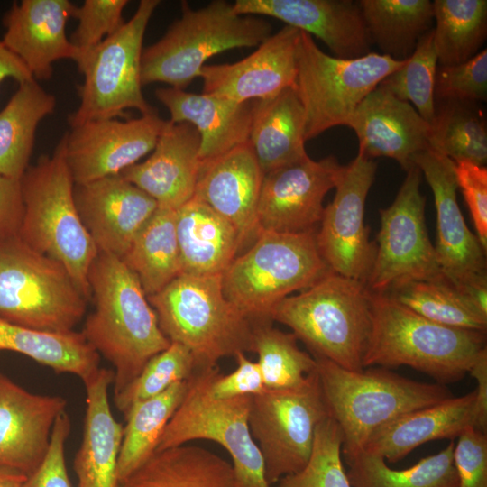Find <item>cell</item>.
I'll list each match as a JSON object with an SVG mask.
<instances>
[{
	"label": "cell",
	"mask_w": 487,
	"mask_h": 487,
	"mask_svg": "<svg viewBox=\"0 0 487 487\" xmlns=\"http://www.w3.org/2000/svg\"><path fill=\"white\" fill-rule=\"evenodd\" d=\"M87 279L94 310L81 333L114 366L115 396L170 342L161 330L136 275L120 258L98 252Z\"/></svg>",
	"instance_id": "obj_1"
},
{
	"label": "cell",
	"mask_w": 487,
	"mask_h": 487,
	"mask_svg": "<svg viewBox=\"0 0 487 487\" xmlns=\"http://www.w3.org/2000/svg\"><path fill=\"white\" fill-rule=\"evenodd\" d=\"M433 11L439 66L463 63L479 52L487 35L486 0H435Z\"/></svg>",
	"instance_id": "obj_40"
},
{
	"label": "cell",
	"mask_w": 487,
	"mask_h": 487,
	"mask_svg": "<svg viewBox=\"0 0 487 487\" xmlns=\"http://www.w3.org/2000/svg\"><path fill=\"white\" fill-rule=\"evenodd\" d=\"M127 4V0H85L76 7L73 18L78 23L69 38L78 51L76 64L122 28L125 23L123 11Z\"/></svg>",
	"instance_id": "obj_46"
},
{
	"label": "cell",
	"mask_w": 487,
	"mask_h": 487,
	"mask_svg": "<svg viewBox=\"0 0 487 487\" xmlns=\"http://www.w3.org/2000/svg\"><path fill=\"white\" fill-rule=\"evenodd\" d=\"M114 382V371L99 370L84 382L86 414L81 444L73 468L78 487H118L117 460L124 426L113 416L108 389Z\"/></svg>",
	"instance_id": "obj_28"
},
{
	"label": "cell",
	"mask_w": 487,
	"mask_h": 487,
	"mask_svg": "<svg viewBox=\"0 0 487 487\" xmlns=\"http://www.w3.org/2000/svg\"><path fill=\"white\" fill-rule=\"evenodd\" d=\"M186 391L187 381L176 382L162 393L133 405L124 416L126 423L117 460L119 483L155 452Z\"/></svg>",
	"instance_id": "obj_39"
},
{
	"label": "cell",
	"mask_w": 487,
	"mask_h": 487,
	"mask_svg": "<svg viewBox=\"0 0 487 487\" xmlns=\"http://www.w3.org/2000/svg\"><path fill=\"white\" fill-rule=\"evenodd\" d=\"M342 168L333 155L319 161L308 156L264 174L257 206L259 234L317 231L324 198L335 188Z\"/></svg>",
	"instance_id": "obj_17"
},
{
	"label": "cell",
	"mask_w": 487,
	"mask_h": 487,
	"mask_svg": "<svg viewBox=\"0 0 487 487\" xmlns=\"http://www.w3.org/2000/svg\"><path fill=\"white\" fill-rule=\"evenodd\" d=\"M121 260L136 275L147 297L179 276L176 210L158 207Z\"/></svg>",
	"instance_id": "obj_35"
},
{
	"label": "cell",
	"mask_w": 487,
	"mask_h": 487,
	"mask_svg": "<svg viewBox=\"0 0 487 487\" xmlns=\"http://www.w3.org/2000/svg\"><path fill=\"white\" fill-rule=\"evenodd\" d=\"M475 391L402 414L375 430L363 451L396 463L420 445L458 437L474 427Z\"/></svg>",
	"instance_id": "obj_29"
},
{
	"label": "cell",
	"mask_w": 487,
	"mask_h": 487,
	"mask_svg": "<svg viewBox=\"0 0 487 487\" xmlns=\"http://www.w3.org/2000/svg\"><path fill=\"white\" fill-rule=\"evenodd\" d=\"M157 99L169 110L172 123H188L200 136V160L218 157L249 142L253 101L235 102L212 94H193L161 87Z\"/></svg>",
	"instance_id": "obj_27"
},
{
	"label": "cell",
	"mask_w": 487,
	"mask_h": 487,
	"mask_svg": "<svg viewBox=\"0 0 487 487\" xmlns=\"http://www.w3.org/2000/svg\"><path fill=\"white\" fill-rule=\"evenodd\" d=\"M297 340L292 333L274 328L271 323L253 326V353L258 355L266 388L297 387L316 372L315 358L302 351Z\"/></svg>",
	"instance_id": "obj_42"
},
{
	"label": "cell",
	"mask_w": 487,
	"mask_h": 487,
	"mask_svg": "<svg viewBox=\"0 0 487 487\" xmlns=\"http://www.w3.org/2000/svg\"><path fill=\"white\" fill-rule=\"evenodd\" d=\"M236 369L225 375L219 372L211 386V395L217 400L244 395H254L264 388L262 372L257 362L248 359L244 353L237 354Z\"/></svg>",
	"instance_id": "obj_51"
},
{
	"label": "cell",
	"mask_w": 487,
	"mask_h": 487,
	"mask_svg": "<svg viewBox=\"0 0 487 487\" xmlns=\"http://www.w3.org/2000/svg\"><path fill=\"white\" fill-rule=\"evenodd\" d=\"M317 231L261 232L222 275L223 290L253 326L271 323V311L294 291H302L331 270L316 239Z\"/></svg>",
	"instance_id": "obj_8"
},
{
	"label": "cell",
	"mask_w": 487,
	"mask_h": 487,
	"mask_svg": "<svg viewBox=\"0 0 487 487\" xmlns=\"http://www.w3.org/2000/svg\"><path fill=\"white\" fill-rule=\"evenodd\" d=\"M176 231L181 274L223 275L243 248L234 225L194 197L176 209Z\"/></svg>",
	"instance_id": "obj_30"
},
{
	"label": "cell",
	"mask_w": 487,
	"mask_h": 487,
	"mask_svg": "<svg viewBox=\"0 0 487 487\" xmlns=\"http://www.w3.org/2000/svg\"><path fill=\"white\" fill-rule=\"evenodd\" d=\"M454 446L451 441L442 451L403 470L391 469L383 457L362 450L345 459L346 475L352 487H459Z\"/></svg>",
	"instance_id": "obj_38"
},
{
	"label": "cell",
	"mask_w": 487,
	"mask_h": 487,
	"mask_svg": "<svg viewBox=\"0 0 487 487\" xmlns=\"http://www.w3.org/2000/svg\"><path fill=\"white\" fill-rule=\"evenodd\" d=\"M195 371L190 352L182 345L171 342L168 348L149 360L127 387L114 396L115 405L125 416L133 405L162 393L176 382L188 381Z\"/></svg>",
	"instance_id": "obj_44"
},
{
	"label": "cell",
	"mask_w": 487,
	"mask_h": 487,
	"mask_svg": "<svg viewBox=\"0 0 487 487\" xmlns=\"http://www.w3.org/2000/svg\"><path fill=\"white\" fill-rule=\"evenodd\" d=\"M76 7L69 0H23L14 3L5 14L2 41L34 79L51 78L55 61L77 60L78 51L66 33Z\"/></svg>",
	"instance_id": "obj_25"
},
{
	"label": "cell",
	"mask_w": 487,
	"mask_h": 487,
	"mask_svg": "<svg viewBox=\"0 0 487 487\" xmlns=\"http://www.w3.org/2000/svg\"><path fill=\"white\" fill-rule=\"evenodd\" d=\"M263 177L249 142L201 161L194 198L234 225L243 247L259 234L257 206Z\"/></svg>",
	"instance_id": "obj_23"
},
{
	"label": "cell",
	"mask_w": 487,
	"mask_h": 487,
	"mask_svg": "<svg viewBox=\"0 0 487 487\" xmlns=\"http://www.w3.org/2000/svg\"><path fill=\"white\" fill-rule=\"evenodd\" d=\"M199 151L200 136L192 124L167 120L152 154L120 175L151 196L159 207L176 210L194 197Z\"/></svg>",
	"instance_id": "obj_26"
},
{
	"label": "cell",
	"mask_w": 487,
	"mask_h": 487,
	"mask_svg": "<svg viewBox=\"0 0 487 487\" xmlns=\"http://www.w3.org/2000/svg\"><path fill=\"white\" fill-rule=\"evenodd\" d=\"M434 195L436 210L435 251L442 271L456 287L487 281L486 250L465 224L456 192L455 162L431 149L414 158Z\"/></svg>",
	"instance_id": "obj_18"
},
{
	"label": "cell",
	"mask_w": 487,
	"mask_h": 487,
	"mask_svg": "<svg viewBox=\"0 0 487 487\" xmlns=\"http://www.w3.org/2000/svg\"><path fill=\"white\" fill-rule=\"evenodd\" d=\"M377 164L363 153L343 165L332 202L324 208L316 233L319 252L335 273L363 283L372 271L376 243L369 239L364 225V207L375 179Z\"/></svg>",
	"instance_id": "obj_15"
},
{
	"label": "cell",
	"mask_w": 487,
	"mask_h": 487,
	"mask_svg": "<svg viewBox=\"0 0 487 487\" xmlns=\"http://www.w3.org/2000/svg\"><path fill=\"white\" fill-rule=\"evenodd\" d=\"M159 4V0L140 1L134 14L119 31L77 63L84 80L78 87L79 106L69 115L70 127L125 117L124 111L130 108L142 115L156 112L142 95L141 59L144 33Z\"/></svg>",
	"instance_id": "obj_12"
},
{
	"label": "cell",
	"mask_w": 487,
	"mask_h": 487,
	"mask_svg": "<svg viewBox=\"0 0 487 487\" xmlns=\"http://www.w3.org/2000/svg\"><path fill=\"white\" fill-rule=\"evenodd\" d=\"M22 354L56 372L77 375L83 383L99 370L100 355L81 332L49 333L0 318V351Z\"/></svg>",
	"instance_id": "obj_34"
},
{
	"label": "cell",
	"mask_w": 487,
	"mask_h": 487,
	"mask_svg": "<svg viewBox=\"0 0 487 487\" xmlns=\"http://www.w3.org/2000/svg\"><path fill=\"white\" fill-rule=\"evenodd\" d=\"M436 68L437 56L432 28L419 38L405 63L387 76L379 87L402 101L411 102L420 116L430 125L435 117Z\"/></svg>",
	"instance_id": "obj_43"
},
{
	"label": "cell",
	"mask_w": 487,
	"mask_h": 487,
	"mask_svg": "<svg viewBox=\"0 0 487 487\" xmlns=\"http://www.w3.org/2000/svg\"><path fill=\"white\" fill-rule=\"evenodd\" d=\"M8 78H14L18 83L33 78L22 60L0 41V85Z\"/></svg>",
	"instance_id": "obj_54"
},
{
	"label": "cell",
	"mask_w": 487,
	"mask_h": 487,
	"mask_svg": "<svg viewBox=\"0 0 487 487\" xmlns=\"http://www.w3.org/2000/svg\"><path fill=\"white\" fill-rule=\"evenodd\" d=\"M118 487H238L232 464L204 447L155 450Z\"/></svg>",
	"instance_id": "obj_32"
},
{
	"label": "cell",
	"mask_w": 487,
	"mask_h": 487,
	"mask_svg": "<svg viewBox=\"0 0 487 487\" xmlns=\"http://www.w3.org/2000/svg\"><path fill=\"white\" fill-rule=\"evenodd\" d=\"M56 97L32 78L19 83L0 110V174L21 179L29 167L35 133L43 118L53 114Z\"/></svg>",
	"instance_id": "obj_33"
},
{
	"label": "cell",
	"mask_w": 487,
	"mask_h": 487,
	"mask_svg": "<svg viewBox=\"0 0 487 487\" xmlns=\"http://www.w3.org/2000/svg\"><path fill=\"white\" fill-rule=\"evenodd\" d=\"M405 60L376 52L354 59L330 56L300 31L295 89L304 109L305 141L332 127L346 126L365 96Z\"/></svg>",
	"instance_id": "obj_10"
},
{
	"label": "cell",
	"mask_w": 487,
	"mask_h": 487,
	"mask_svg": "<svg viewBox=\"0 0 487 487\" xmlns=\"http://www.w3.org/2000/svg\"><path fill=\"white\" fill-rule=\"evenodd\" d=\"M342 431L327 416L316 427L309 459L299 472L282 477L278 487H352L341 460Z\"/></svg>",
	"instance_id": "obj_45"
},
{
	"label": "cell",
	"mask_w": 487,
	"mask_h": 487,
	"mask_svg": "<svg viewBox=\"0 0 487 487\" xmlns=\"http://www.w3.org/2000/svg\"><path fill=\"white\" fill-rule=\"evenodd\" d=\"M459 487H487V436L473 427L465 429L454 446Z\"/></svg>",
	"instance_id": "obj_48"
},
{
	"label": "cell",
	"mask_w": 487,
	"mask_h": 487,
	"mask_svg": "<svg viewBox=\"0 0 487 487\" xmlns=\"http://www.w3.org/2000/svg\"><path fill=\"white\" fill-rule=\"evenodd\" d=\"M26 476L15 472L0 470V487H21Z\"/></svg>",
	"instance_id": "obj_55"
},
{
	"label": "cell",
	"mask_w": 487,
	"mask_h": 487,
	"mask_svg": "<svg viewBox=\"0 0 487 487\" xmlns=\"http://www.w3.org/2000/svg\"><path fill=\"white\" fill-rule=\"evenodd\" d=\"M435 100L461 99L474 102L487 97V50L453 66H437L435 76Z\"/></svg>",
	"instance_id": "obj_47"
},
{
	"label": "cell",
	"mask_w": 487,
	"mask_h": 487,
	"mask_svg": "<svg viewBox=\"0 0 487 487\" xmlns=\"http://www.w3.org/2000/svg\"><path fill=\"white\" fill-rule=\"evenodd\" d=\"M315 360L328 414L342 431L345 459L362 451L386 423L452 396L446 385L410 380L387 368L351 371L324 358Z\"/></svg>",
	"instance_id": "obj_6"
},
{
	"label": "cell",
	"mask_w": 487,
	"mask_h": 487,
	"mask_svg": "<svg viewBox=\"0 0 487 487\" xmlns=\"http://www.w3.org/2000/svg\"><path fill=\"white\" fill-rule=\"evenodd\" d=\"M299 33L297 28L285 25L241 60L204 65L199 73L202 93L244 103L269 99L295 87Z\"/></svg>",
	"instance_id": "obj_19"
},
{
	"label": "cell",
	"mask_w": 487,
	"mask_h": 487,
	"mask_svg": "<svg viewBox=\"0 0 487 487\" xmlns=\"http://www.w3.org/2000/svg\"><path fill=\"white\" fill-rule=\"evenodd\" d=\"M304 109L295 87L254 100L249 142L264 174L308 157Z\"/></svg>",
	"instance_id": "obj_31"
},
{
	"label": "cell",
	"mask_w": 487,
	"mask_h": 487,
	"mask_svg": "<svg viewBox=\"0 0 487 487\" xmlns=\"http://www.w3.org/2000/svg\"><path fill=\"white\" fill-rule=\"evenodd\" d=\"M477 382L474 428L486 433L487 427V348L479 355L469 372Z\"/></svg>",
	"instance_id": "obj_53"
},
{
	"label": "cell",
	"mask_w": 487,
	"mask_h": 487,
	"mask_svg": "<svg viewBox=\"0 0 487 487\" xmlns=\"http://www.w3.org/2000/svg\"><path fill=\"white\" fill-rule=\"evenodd\" d=\"M23 216L21 179L0 174V243L19 236Z\"/></svg>",
	"instance_id": "obj_52"
},
{
	"label": "cell",
	"mask_w": 487,
	"mask_h": 487,
	"mask_svg": "<svg viewBox=\"0 0 487 487\" xmlns=\"http://www.w3.org/2000/svg\"><path fill=\"white\" fill-rule=\"evenodd\" d=\"M166 120L156 112L139 118L94 120L63 135L65 157L75 184L118 175L152 152Z\"/></svg>",
	"instance_id": "obj_16"
},
{
	"label": "cell",
	"mask_w": 487,
	"mask_h": 487,
	"mask_svg": "<svg viewBox=\"0 0 487 487\" xmlns=\"http://www.w3.org/2000/svg\"><path fill=\"white\" fill-rule=\"evenodd\" d=\"M329 416L317 370L300 385L252 395L249 429L270 486L308 463L318 423Z\"/></svg>",
	"instance_id": "obj_13"
},
{
	"label": "cell",
	"mask_w": 487,
	"mask_h": 487,
	"mask_svg": "<svg viewBox=\"0 0 487 487\" xmlns=\"http://www.w3.org/2000/svg\"><path fill=\"white\" fill-rule=\"evenodd\" d=\"M74 199L98 252L120 259L158 208L151 196L120 174L75 184Z\"/></svg>",
	"instance_id": "obj_20"
},
{
	"label": "cell",
	"mask_w": 487,
	"mask_h": 487,
	"mask_svg": "<svg viewBox=\"0 0 487 487\" xmlns=\"http://www.w3.org/2000/svg\"><path fill=\"white\" fill-rule=\"evenodd\" d=\"M263 17L237 14L233 4L212 1L192 9L181 3V16L158 41L142 50V85L155 82L186 88L212 56L234 48L259 46L271 33Z\"/></svg>",
	"instance_id": "obj_7"
},
{
	"label": "cell",
	"mask_w": 487,
	"mask_h": 487,
	"mask_svg": "<svg viewBox=\"0 0 487 487\" xmlns=\"http://www.w3.org/2000/svg\"><path fill=\"white\" fill-rule=\"evenodd\" d=\"M372 42L396 60L410 57L419 38L432 29L429 0L358 1Z\"/></svg>",
	"instance_id": "obj_36"
},
{
	"label": "cell",
	"mask_w": 487,
	"mask_h": 487,
	"mask_svg": "<svg viewBox=\"0 0 487 487\" xmlns=\"http://www.w3.org/2000/svg\"><path fill=\"white\" fill-rule=\"evenodd\" d=\"M346 126L359 141L366 157H388L404 170L414 167V158L429 148L430 125L407 101L395 97L381 87L360 103Z\"/></svg>",
	"instance_id": "obj_24"
},
{
	"label": "cell",
	"mask_w": 487,
	"mask_h": 487,
	"mask_svg": "<svg viewBox=\"0 0 487 487\" xmlns=\"http://www.w3.org/2000/svg\"><path fill=\"white\" fill-rule=\"evenodd\" d=\"M239 14L280 20L321 40L340 59L371 52L372 41L358 1L352 0H236Z\"/></svg>",
	"instance_id": "obj_22"
},
{
	"label": "cell",
	"mask_w": 487,
	"mask_h": 487,
	"mask_svg": "<svg viewBox=\"0 0 487 487\" xmlns=\"http://www.w3.org/2000/svg\"><path fill=\"white\" fill-rule=\"evenodd\" d=\"M147 298L164 335L190 352L196 370L253 353V325L225 297L222 275L180 274Z\"/></svg>",
	"instance_id": "obj_5"
},
{
	"label": "cell",
	"mask_w": 487,
	"mask_h": 487,
	"mask_svg": "<svg viewBox=\"0 0 487 487\" xmlns=\"http://www.w3.org/2000/svg\"><path fill=\"white\" fill-rule=\"evenodd\" d=\"M385 294L435 323L486 332L487 315L446 278L409 281Z\"/></svg>",
	"instance_id": "obj_41"
},
{
	"label": "cell",
	"mask_w": 487,
	"mask_h": 487,
	"mask_svg": "<svg viewBox=\"0 0 487 487\" xmlns=\"http://www.w3.org/2000/svg\"><path fill=\"white\" fill-rule=\"evenodd\" d=\"M455 173L470 210L477 237L484 250L487 248V169L461 161L455 162Z\"/></svg>",
	"instance_id": "obj_50"
},
{
	"label": "cell",
	"mask_w": 487,
	"mask_h": 487,
	"mask_svg": "<svg viewBox=\"0 0 487 487\" xmlns=\"http://www.w3.org/2000/svg\"><path fill=\"white\" fill-rule=\"evenodd\" d=\"M88 299L60 262L20 236L0 243V318L31 329L68 333Z\"/></svg>",
	"instance_id": "obj_9"
},
{
	"label": "cell",
	"mask_w": 487,
	"mask_h": 487,
	"mask_svg": "<svg viewBox=\"0 0 487 487\" xmlns=\"http://www.w3.org/2000/svg\"><path fill=\"white\" fill-rule=\"evenodd\" d=\"M485 349V332L435 323L385 293L372 292L363 368L406 365L445 385L463 379Z\"/></svg>",
	"instance_id": "obj_2"
},
{
	"label": "cell",
	"mask_w": 487,
	"mask_h": 487,
	"mask_svg": "<svg viewBox=\"0 0 487 487\" xmlns=\"http://www.w3.org/2000/svg\"><path fill=\"white\" fill-rule=\"evenodd\" d=\"M391 206L380 209L381 228L366 287L386 293L409 281L440 280L445 275L426 226L422 173L414 166Z\"/></svg>",
	"instance_id": "obj_14"
},
{
	"label": "cell",
	"mask_w": 487,
	"mask_h": 487,
	"mask_svg": "<svg viewBox=\"0 0 487 487\" xmlns=\"http://www.w3.org/2000/svg\"><path fill=\"white\" fill-rule=\"evenodd\" d=\"M74 185L62 136L53 152L39 157L21 179L23 216L19 236L63 264L90 300L87 277L98 250L78 215Z\"/></svg>",
	"instance_id": "obj_4"
},
{
	"label": "cell",
	"mask_w": 487,
	"mask_h": 487,
	"mask_svg": "<svg viewBox=\"0 0 487 487\" xmlns=\"http://www.w3.org/2000/svg\"><path fill=\"white\" fill-rule=\"evenodd\" d=\"M429 149L454 162L466 161L485 166L486 118L478 102L461 99L435 100L430 124Z\"/></svg>",
	"instance_id": "obj_37"
},
{
	"label": "cell",
	"mask_w": 487,
	"mask_h": 487,
	"mask_svg": "<svg viewBox=\"0 0 487 487\" xmlns=\"http://www.w3.org/2000/svg\"><path fill=\"white\" fill-rule=\"evenodd\" d=\"M219 372L217 365L194 372L156 450L198 439L214 441L231 455L238 487H271L265 480L263 461L249 429L252 395L213 398L211 386Z\"/></svg>",
	"instance_id": "obj_11"
},
{
	"label": "cell",
	"mask_w": 487,
	"mask_h": 487,
	"mask_svg": "<svg viewBox=\"0 0 487 487\" xmlns=\"http://www.w3.org/2000/svg\"><path fill=\"white\" fill-rule=\"evenodd\" d=\"M66 407L63 397L30 392L0 372V470L32 473Z\"/></svg>",
	"instance_id": "obj_21"
},
{
	"label": "cell",
	"mask_w": 487,
	"mask_h": 487,
	"mask_svg": "<svg viewBox=\"0 0 487 487\" xmlns=\"http://www.w3.org/2000/svg\"><path fill=\"white\" fill-rule=\"evenodd\" d=\"M70 428V418L64 412L54 424L43 461L26 477L21 487H71L65 462V443Z\"/></svg>",
	"instance_id": "obj_49"
},
{
	"label": "cell",
	"mask_w": 487,
	"mask_h": 487,
	"mask_svg": "<svg viewBox=\"0 0 487 487\" xmlns=\"http://www.w3.org/2000/svg\"><path fill=\"white\" fill-rule=\"evenodd\" d=\"M271 320L289 327L314 358L363 369L372 329V292L362 281L330 271L308 289L274 306Z\"/></svg>",
	"instance_id": "obj_3"
}]
</instances>
